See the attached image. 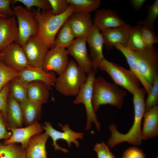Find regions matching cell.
<instances>
[{
	"instance_id": "obj_26",
	"label": "cell",
	"mask_w": 158,
	"mask_h": 158,
	"mask_svg": "<svg viewBox=\"0 0 158 158\" xmlns=\"http://www.w3.org/2000/svg\"><path fill=\"white\" fill-rule=\"evenodd\" d=\"M23 114V123L28 126L38 122L41 118L42 106L27 99L19 102Z\"/></svg>"
},
{
	"instance_id": "obj_44",
	"label": "cell",
	"mask_w": 158,
	"mask_h": 158,
	"mask_svg": "<svg viewBox=\"0 0 158 158\" xmlns=\"http://www.w3.org/2000/svg\"><path fill=\"white\" fill-rule=\"evenodd\" d=\"M105 158H116L109 149L107 152Z\"/></svg>"
},
{
	"instance_id": "obj_18",
	"label": "cell",
	"mask_w": 158,
	"mask_h": 158,
	"mask_svg": "<svg viewBox=\"0 0 158 158\" xmlns=\"http://www.w3.org/2000/svg\"><path fill=\"white\" fill-rule=\"evenodd\" d=\"M29 66L42 67L45 56L49 50L36 37L29 38L23 47Z\"/></svg>"
},
{
	"instance_id": "obj_34",
	"label": "cell",
	"mask_w": 158,
	"mask_h": 158,
	"mask_svg": "<svg viewBox=\"0 0 158 158\" xmlns=\"http://www.w3.org/2000/svg\"><path fill=\"white\" fill-rule=\"evenodd\" d=\"M17 2L23 4L29 10H30L33 7H36L45 12L52 11L48 0H13V4Z\"/></svg>"
},
{
	"instance_id": "obj_35",
	"label": "cell",
	"mask_w": 158,
	"mask_h": 158,
	"mask_svg": "<svg viewBox=\"0 0 158 158\" xmlns=\"http://www.w3.org/2000/svg\"><path fill=\"white\" fill-rule=\"evenodd\" d=\"M147 94V97L145 101V111L157 105L158 104V77L156 78L152 85L151 91Z\"/></svg>"
},
{
	"instance_id": "obj_40",
	"label": "cell",
	"mask_w": 158,
	"mask_h": 158,
	"mask_svg": "<svg viewBox=\"0 0 158 158\" xmlns=\"http://www.w3.org/2000/svg\"><path fill=\"white\" fill-rule=\"evenodd\" d=\"M13 0H0V14L6 17L15 15L14 11L10 7Z\"/></svg>"
},
{
	"instance_id": "obj_2",
	"label": "cell",
	"mask_w": 158,
	"mask_h": 158,
	"mask_svg": "<svg viewBox=\"0 0 158 158\" xmlns=\"http://www.w3.org/2000/svg\"><path fill=\"white\" fill-rule=\"evenodd\" d=\"M37 21L39 30L36 36L37 40L48 50L54 47L57 34L63 24L74 12L71 6L63 13L55 15L51 11L45 12L40 9L32 8Z\"/></svg>"
},
{
	"instance_id": "obj_38",
	"label": "cell",
	"mask_w": 158,
	"mask_h": 158,
	"mask_svg": "<svg viewBox=\"0 0 158 158\" xmlns=\"http://www.w3.org/2000/svg\"><path fill=\"white\" fill-rule=\"evenodd\" d=\"M8 83L0 92V111L2 112L6 125L7 119V106L9 91Z\"/></svg>"
},
{
	"instance_id": "obj_39",
	"label": "cell",
	"mask_w": 158,
	"mask_h": 158,
	"mask_svg": "<svg viewBox=\"0 0 158 158\" xmlns=\"http://www.w3.org/2000/svg\"><path fill=\"white\" fill-rule=\"evenodd\" d=\"M122 158H146V157L141 149L133 146L128 148L124 151Z\"/></svg>"
},
{
	"instance_id": "obj_24",
	"label": "cell",
	"mask_w": 158,
	"mask_h": 158,
	"mask_svg": "<svg viewBox=\"0 0 158 158\" xmlns=\"http://www.w3.org/2000/svg\"><path fill=\"white\" fill-rule=\"evenodd\" d=\"M49 88L44 82L34 81L28 84L27 98L30 101L42 106L47 103L49 96Z\"/></svg>"
},
{
	"instance_id": "obj_47",
	"label": "cell",
	"mask_w": 158,
	"mask_h": 158,
	"mask_svg": "<svg viewBox=\"0 0 158 158\" xmlns=\"http://www.w3.org/2000/svg\"><path fill=\"white\" fill-rule=\"evenodd\" d=\"M155 158H158V157L157 156V157H155Z\"/></svg>"
},
{
	"instance_id": "obj_13",
	"label": "cell",
	"mask_w": 158,
	"mask_h": 158,
	"mask_svg": "<svg viewBox=\"0 0 158 158\" xmlns=\"http://www.w3.org/2000/svg\"><path fill=\"white\" fill-rule=\"evenodd\" d=\"M86 38L89 48L92 68L96 72L101 62L105 58L103 52V39L100 31L94 24Z\"/></svg>"
},
{
	"instance_id": "obj_3",
	"label": "cell",
	"mask_w": 158,
	"mask_h": 158,
	"mask_svg": "<svg viewBox=\"0 0 158 158\" xmlns=\"http://www.w3.org/2000/svg\"><path fill=\"white\" fill-rule=\"evenodd\" d=\"M126 91L115 83L107 81L102 76L94 79L93 83L92 104L96 113L100 106L109 104L119 109L122 107Z\"/></svg>"
},
{
	"instance_id": "obj_32",
	"label": "cell",
	"mask_w": 158,
	"mask_h": 158,
	"mask_svg": "<svg viewBox=\"0 0 158 158\" xmlns=\"http://www.w3.org/2000/svg\"><path fill=\"white\" fill-rule=\"evenodd\" d=\"M146 6L148 11L147 16L144 20L138 21L137 24L155 31L154 24L158 15V0H156L151 5Z\"/></svg>"
},
{
	"instance_id": "obj_6",
	"label": "cell",
	"mask_w": 158,
	"mask_h": 158,
	"mask_svg": "<svg viewBox=\"0 0 158 158\" xmlns=\"http://www.w3.org/2000/svg\"><path fill=\"white\" fill-rule=\"evenodd\" d=\"M138 71L142 76L152 85L158 77V52L154 46L133 51Z\"/></svg>"
},
{
	"instance_id": "obj_4",
	"label": "cell",
	"mask_w": 158,
	"mask_h": 158,
	"mask_svg": "<svg viewBox=\"0 0 158 158\" xmlns=\"http://www.w3.org/2000/svg\"><path fill=\"white\" fill-rule=\"evenodd\" d=\"M85 74L75 61L70 60L66 70L56 78V90L66 96H76L87 79Z\"/></svg>"
},
{
	"instance_id": "obj_46",
	"label": "cell",
	"mask_w": 158,
	"mask_h": 158,
	"mask_svg": "<svg viewBox=\"0 0 158 158\" xmlns=\"http://www.w3.org/2000/svg\"><path fill=\"white\" fill-rule=\"evenodd\" d=\"M2 54L1 53H0V60L1 59V56Z\"/></svg>"
},
{
	"instance_id": "obj_29",
	"label": "cell",
	"mask_w": 158,
	"mask_h": 158,
	"mask_svg": "<svg viewBox=\"0 0 158 158\" xmlns=\"http://www.w3.org/2000/svg\"><path fill=\"white\" fill-rule=\"evenodd\" d=\"M72 6L75 12L90 14L96 10L101 4L100 0H66Z\"/></svg>"
},
{
	"instance_id": "obj_31",
	"label": "cell",
	"mask_w": 158,
	"mask_h": 158,
	"mask_svg": "<svg viewBox=\"0 0 158 158\" xmlns=\"http://www.w3.org/2000/svg\"><path fill=\"white\" fill-rule=\"evenodd\" d=\"M141 26L138 24L132 27L127 42L124 46L132 51L141 50L146 47L141 37Z\"/></svg>"
},
{
	"instance_id": "obj_19",
	"label": "cell",
	"mask_w": 158,
	"mask_h": 158,
	"mask_svg": "<svg viewBox=\"0 0 158 158\" xmlns=\"http://www.w3.org/2000/svg\"><path fill=\"white\" fill-rule=\"evenodd\" d=\"M131 28L130 25L126 23L121 26L108 29L100 32L106 48L111 49L115 45L118 44L125 46Z\"/></svg>"
},
{
	"instance_id": "obj_16",
	"label": "cell",
	"mask_w": 158,
	"mask_h": 158,
	"mask_svg": "<svg viewBox=\"0 0 158 158\" xmlns=\"http://www.w3.org/2000/svg\"><path fill=\"white\" fill-rule=\"evenodd\" d=\"M11 131L10 138L5 140L3 144L7 145L11 143H20L22 148H27L30 140L34 135L42 133L44 129L42 125L38 122L25 128L7 129Z\"/></svg>"
},
{
	"instance_id": "obj_22",
	"label": "cell",
	"mask_w": 158,
	"mask_h": 158,
	"mask_svg": "<svg viewBox=\"0 0 158 158\" xmlns=\"http://www.w3.org/2000/svg\"><path fill=\"white\" fill-rule=\"evenodd\" d=\"M142 130V139L146 140L158 135V106H155L147 111L144 115Z\"/></svg>"
},
{
	"instance_id": "obj_12",
	"label": "cell",
	"mask_w": 158,
	"mask_h": 158,
	"mask_svg": "<svg viewBox=\"0 0 158 158\" xmlns=\"http://www.w3.org/2000/svg\"><path fill=\"white\" fill-rule=\"evenodd\" d=\"M86 36L76 38L73 43L67 48L68 54L75 59L78 65L86 73L92 69V64L86 47Z\"/></svg>"
},
{
	"instance_id": "obj_1",
	"label": "cell",
	"mask_w": 158,
	"mask_h": 158,
	"mask_svg": "<svg viewBox=\"0 0 158 158\" xmlns=\"http://www.w3.org/2000/svg\"><path fill=\"white\" fill-rule=\"evenodd\" d=\"M146 92L144 88H140L133 95L134 121L128 132L124 134L120 133L114 124H111L109 126L111 136L108 140L107 144L110 147H113L119 143L124 142L136 146L141 144L142 139L141 124L145 111V99Z\"/></svg>"
},
{
	"instance_id": "obj_30",
	"label": "cell",
	"mask_w": 158,
	"mask_h": 158,
	"mask_svg": "<svg viewBox=\"0 0 158 158\" xmlns=\"http://www.w3.org/2000/svg\"><path fill=\"white\" fill-rule=\"evenodd\" d=\"M0 158H27L26 150L16 143L4 145L0 142Z\"/></svg>"
},
{
	"instance_id": "obj_9",
	"label": "cell",
	"mask_w": 158,
	"mask_h": 158,
	"mask_svg": "<svg viewBox=\"0 0 158 158\" xmlns=\"http://www.w3.org/2000/svg\"><path fill=\"white\" fill-rule=\"evenodd\" d=\"M44 124V125H42L43 128L45 130L46 133L51 138L53 141L52 145L54 147L55 150H60L65 153L69 152L68 150L61 147L57 144L56 141L58 140L62 139L66 141L69 147H71L72 142L77 147H79V143L77 140L83 139V133L74 131L71 129L68 124H65L64 126H62L61 123L58 124L61 127L63 132L55 129L49 122L45 121Z\"/></svg>"
},
{
	"instance_id": "obj_23",
	"label": "cell",
	"mask_w": 158,
	"mask_h": 158,
	"mask_svg": "<svg viewBox=\"0 0 158 158\" xmlns=\"http://www.w3.org/2000/svg\"><path fill=\"white\" fill-rule=\"evenodd\" d=\"M49 137L45 132L32 137L26 149L27 158H47L46 144Z\"/></svg>"
},
{
	"instance_id": "obj_27",
	"label": "cell",
	"mask_w": 158,
	"mask_h": 158,
	"mask_svg": "<svg viewBox=\"0 0 158 158\" xmlns=\"http://www.w3.org/2000/svg\"><path fill=\"white\" fill-rule=\"evenodd\" d=\"M75 37L72 30L67 20L58 31L54 42L56 47L67 48L70 46L75 40Z\"/></svg>"
},
{
	"instance_id": "obj_17",
	"label": "cell",
	"mask_w": 158,
	"mask_h": 158,
	"mask_svg": "<svg viewBox=\"0 0 158 158\" xmlns=\"http://www.w3.org/2000/svg\"><path fill=\"white\" fill-rule=\"evenodd\" d=\"M93 24L100 31L124 25L126 23L115 10L102 8L96 11Z\"/></svg>"
},
{
	"instance_id": "obj_5",
	"label": "cell",
	"mask_w": 158,
	"mask_h": 158,
	"mask_svg": "<svg viewBox=\"0 0 158 158\" xmlns=\"http://www.w3.org/2000/svg\"><path fill=\"white\" fill-rule=\"evenodd\" d=\"M98 68L106 72L114 83L123 87L133 95L140 88V81L130 70L105 58L101 61Z\"/></svg>"
},
{
	"instance_id": "obj_21",
	"label": "cell",
	"mask_w": 158,
	"mask_h": 158,
	"mask_svg": "<svg viewBox=\"0 0 158 158\" xmlns=\"http://www.w3.org/2000/svg\"><path fill=\"white\" fill-rule=\"evenodd\" d=\"M24 117L21 106L9 93L7 106V129L23 128Z\"/></svg>"
},
{
	"instance_id": "obj_25",
	"label": "cell",
	"mask_w": 158,
	"mask_h": 158,
	"mask_svg": "<svg viewBox=\"0 0 158 158\" xmlns=\"http://www.w3.org/2000/svg\"><path fill=\"white\" fill-rule=\"evenodd\" d=\"M114 47L123 54L129 66L130 70L135 75L144 87L146 92L148 93L152 89V85L148 82L140 73L133 51L120 44H116Z\"/></svg>"
},
{
	"instance_id": "obj_28",
	"label": "cell",
	"mask_w": 158,
	"mask_h": 158,
	"mask_svg": "<svg viewBox=\"0 0 158 158\" xmlns=\"http://www.w3.org/2000/svg\"><path fill=\"white\" fill-rule=\"evenodd\" d=\"M9 94L20 102L27 99L28 84L24 83L18 78H14L8 82Z\"/></svg>"
},
{
	"instance_id": "obj_15",
	"label": "cell",
	"mask_w": 158,
	"mask_h": 158,
	"mask_svg": "<svg viewBox=\"0 0 158 158\" xmlns=\"http://www.w3.org/2000/svg\"><path fill=\"white\" fill-rule=\"evenodd\" d=\"M19 71L18 78L27 84L34 81H40L45 83L49 90L54 85L56 77L55 73L45 72L42 67H35L30 66Z\"/></svg>"
},
{
	"instance_id": "obj_37",
	"label": "cell",
	"mask_w": 158,
	"mask_h": 158,
	"mask_svg": "<svg viewBox=\"0 0 158 158\" xmlns=\"http://www.w3.org/2000/svg\"><path fill=\"white\" fill-rule=\"evenodd\" d=\"M51 6V12L55 15L61 14L69 8L70 5L66 0H48Z\"/></svg>"
},
{
	"instance_id": "obj_36",
	"label": "cell",
	"mask_w": 158,
	"mask_h": 158,
	"mask_svg": "<svg viewBox=\"0 0 158 158\" xmlns=\"http://www.w3.org/2000/svg\"><path fill=\"white\" fill-rule=\"evenodd\" d=\"M140 32L142 39L146 47L153 46L154 44L158 43V37L156 35L155 31L141 25Z\"/></svg>"
},
{
	"instance_id": "obj_33",
	"label": "cell",
	"mask_w": 158,
	"mask_h": 158,
	"mask_svg": "<svg viewBox=\"0 0 158 158\" xmlns=\"http://www.w3.org/2000/svg\"><path fill=\"white\" fill-rule=\"evenodd\" d=\"M19 71L6 66L0 60V92L13 79L18 77Z\"/></svg>"
},
{
	"instance_id": "obj_20",
	"label": "cell",
	"mask_w": 158,
	"mask_h": 158,
	"mask_svg": "<svg viewBox=\"0 0 158 158\" xmlns=\"http://www.w3.org/2000/svg\"><path fill=\"white\" fill-rule=\"evenodd\" d=\"M67 21L76 38L86 36L93 25L90 14L74 12Z\"/></svg>"
},
{
	"instance_id": "obj_10",
	"label": "cell",
	"mask_w": 158,
	"mask_h": 158,
	"mask_svg": "<svg viewBox=\"0 0 158 158\" xmlns=\"http://www.w3.org/2000/svg\"><path fill=\"white\" fill-rule=\"evenodd\" d=\"M67 50L56 47L48 50L44 59L42 67L48 73L54 72L59 75L66 69L69 63Z\"/></svg>"
},
{
	"instance_id": "obj_45",
	"label": "cell",
	"mask_w": 158,
	"mask_h": 158,
	"mask_svg": "<svg viewBox=\"0 0 158 158\" xmlns=\"http://www.w3.org/2000/svg\"><path fill=\"white\" fill-rule=\"evenodd\" d=\"M0 17H6L5 16H4L2 15H1L0 14Z\"/></svg>"
},
{
	"instance_id": "obj_42",
	"label": "cell",
	"mask_w": 158,
	"mask_h": 158,
	"mask_svg": "<svg viewBox=\"0 0 158 158\" xmlns=\"http://www.w3.org/2000/svg\"><path fill=\"white\" fill-rule=\"evenodd\" d=\"M94 149L97 154L98 158H105L107 151L109 149L107 146L103 142L96 143Z\"/></svg>"
},
{
	"instance_id": "obj_41",
	"label": "cell",
	"mask_w": 158,
	"mask_h": 158,
	"mask_svg": "<svg viewBox=\"0 0 158 158\" xmlns=\"http://www.w3.org/2000/svg\"><path fill=\"white\" fill-rule=\"evenodd\" d=\"M7 129L3 114L1 111H0V140H6L11 137V132H8Z\"/></svg>"
},
{
	"instance_id": "obj_7",
	"label": "cell",
	"mask_w": 158,
	"mask_h": 158,
	"mask_svg": "<svg viewBox=\"0 0 158 158\" xmlns=\"http://www.w3.org/2000/svg\"><path fill=\"white\" fill-rule=\"evenodd\" d=\"M17 22L18 37L17 43L23 47L30 38L37 34V21L33 12L20 5L14 7Z\"/></svg>"
},
{
	"instance_id": "obj_43",
	"label": "cell",
	"mask_w": 158,
	"mask_h": 158,
	"mask_svg": "<svg viewBox=\"0 0 158 158\" xmlns=\"http://www.w3.org/2000/svg\"><path fill=\"white\" fill-rule=\"evenodd\" d=\"M145 1V0H130L129 1L131 6L136 11H138L141 9Z\"/></svg>"
},
{
	"instance_id": "obj_8",
	"label": "cell",
	"mask_w": 158,
	"mask_h": 158,
	"mask_svg": "<svg viewBox=\"0 0 158 158\" xmlns=\"http://www.w3.org/2000/svg\"><path fill=\"white\" fill-rule=\"evenodd\" d=\"M96 72L92 69L88 73L86 81L81 86L73 102L77 104L82 103L85 106L87 116L85 129H90L91 127L92 123L93 122L97 129L99 131L100 124L97 120L92 104L93 83L95 78Z\"/></svg>"
},
{
	"instance_id": "obj_11",
	"label": "cell",
	"mask_w": 158,
	"mask_h": 158,
	"mask_svg": "<svg viewBox=\"0 0 158 158\" xmlns=\"http://www.w3.org/2000/svg\"><path fill=\"white\" fill-rule=\"evenodd\" d=\"M1 53L0 60L10 68L19 71L29 66L23 47L17 42L11 43Z\"/></svg>"
},
{
	"instance_id": "obj_14",
	"label": "cell",
	"mask_w": 158,
	"mask_h": 158,
	"mask_svg": "<svg viewBox=\"0 0 158 158\" xmlns=\"http://www.w3.org/2000/svg\"><path fill=\"white\" fill-rule=\"evenodd\" d=\"M18 37V27L16 16L0 17V53L11 43L17 42Z\"/></svg>"
}]
</instances>
